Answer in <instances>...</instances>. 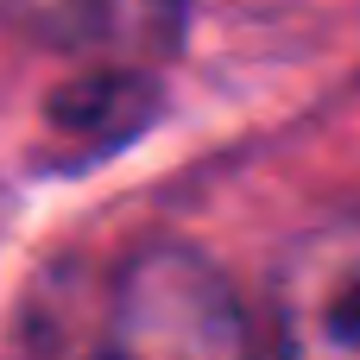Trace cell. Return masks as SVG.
Here are the masks:
<instances>
[{"mask_svg": "<svg viewBox=\"0 0 360 360\" xmlns=\"http://www.w3.org/2000/svg\"><path fill=\"white\" fill-rule=\"evenodd\" d=\"M57 348L63 360H259L228 278L177 240L114 253L89 304L57 329Z\"/></svg>", "mask_w": 360, "mask_h": 360, "instance_id": "obj_1", "label": "cell"}, {"mask_svg": "<svg viewBox=\"0 0 360 360\" xmlns=\"http://www.w3.org/2000/svg\"><path fill=\"white\" fill-rule=\"evenodd\" d=\"M272 360H360V221L310 234L272 278Z\"/></svg>", "mask_w": 360, "mask_h": 360, "instance_id": "obj_2", "label": "cell"}, {"mask_svg": "<svg viewBox=\"0 0 360 360\" xmlns=\"http://www.w3.org/2000/svg\"><path fill=\"white\" fill-rule=\"evenodd\" d=\"M0 13L89 70H152L184 38V0H0Z\"/></svg>", "mask_w": 360, "mask_h": 360, "instance_id": "obj_3", "label": "cell"}]
</instances>
